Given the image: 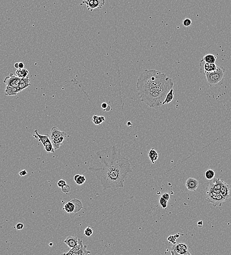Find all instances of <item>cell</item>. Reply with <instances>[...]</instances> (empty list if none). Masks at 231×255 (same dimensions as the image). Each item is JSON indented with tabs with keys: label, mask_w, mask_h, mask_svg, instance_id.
<instances>
[{
	"label": "cell",
	"mask_w": 231,
	"mask_h": 255,
	"mask_svg": "<svg viewBox=\"0 0 231 255\" xmlns=\"http://www.w3.org/2000/svg\"><path fill=\"white\" fill-rule=\"evenodd\" d=\"M89 170L99 180L104 190L123 187L126 176L132 172L131 164L116 146H111L94 155Z\"/></svg>",
	"instance_id": "1"
},
{
	"label": "cell",
	"mask_w": 231,
	"mask_h": 255,
	"mask_svg": "<svg viewBox=\"0 0 231 255\" xmlns=\"http://www.w3.org/2000/svg\"><path fill=\"white\" fill-rule=\"evenodd\" d=\"M174 84L169 77L155 88L139 94L142 102L150 108H158L163 105L166 95L173 88Z\"/></svg>",
	"instance_id": "2"
},
{
	"label": "cell",
	"mask_w": 231,
	"mask_h": 255,
	"mask_svg": "<svg viewBox=\"0 0 231 255\" xmlns=\"http://www.w3.org/2000/svg\"><path fill=\"white\" fill-rule=\"evenodd\" d=\"M162 72L156 70H145L139 76L136 83L138 95L155 88L167 79Z\"/></svg>",
	"instance_id": "3"
},
{
	"label": "cell",
	"mask_w": 231,
	"mask_h": 255,
	"mask_svg": "<svg viewBox=\"0 0 231 255\" xmlns=\"http://www.w3.org/2000/svg\"><path fill=\"white\" fill-rule=\"evenodd\" d=\"M225 70L223 67L219 66L214 71L207 73L205 74L207 82L210 86L219 84L223 80Z\"/></svg>",
	"instance_id": "4"
},
{
	"label": "cell",
	"mask_w": 231,
	"mask_h": 255,
	"mask_svg": "<svg viewBox=\"0 0 231 255\" xmlns=\"http://www.w3.org/2000/svg\"><path fill=\"white\" fill-rule=\"evenodd\" d=\"M206 200L208 202L213 204L214 206L221 207L223 203L227 200L221 194L206 192Z\"/></svg>",
	"instance_id": "5"
},
{
	"label": "cell",
	"mask_w": 231,
	"mask_h": 255,
	"mask_svg": "<svg viewBox=\"0 0 231 255\" xmlns=\"http://www.w3.org/2000/svg\"><path fill=\"white\" fill-rule=\"evenodd\" d=\"M91 253V252L87 250L86 245H83L82 240L79 239L78 243L76 246L71 248L69 251L63 254L71 255H88Z\"/></svg>",
	"instance_id": "6"
},
{
	"label": "cell",
	"mask_w": 231,
	"mask_h": 255,
	"mask_svg": "<svg viewBox=\"0 0 231 255\" xmlns=\"http://www.w3.org/2000/svg\"><path fill=\"white\" fill-rule=\"evenodd\" d=\"M105 3V0H86L83 1L80 4L81 6L86 4L88 10L93 12L96 8L100 9L103 7Z\"/></svg>",
	"instance_id": "7"
},
{
	"label": "cell",
	"mask_w": 231,
	"mask_h": 255,
	"mask_svg": "<svg viewBox=\"0 0 231 255\" xmlns=\"http://www.w3.org/2000/svg\"><path fill=\"white\" fill-rule=\"evenodd\" d=\"M171 252L173 255H190L188 251V246L183 243L175 244L172 247Z\"/></svg>",
	"instance_id": "8"
},
{
	"label": "cell",
	"mask_w": 231,
	"mask_h": 255,
	"mask_svg": "<svg viewBox=\"0 0 231 255\" xmlns=\"http://www.w3.org/2000/svg\"><path fill=\"white\" fill-rule=\"evenodd\" d=\"M221 180L220 179L213 178L209 182L206 187L207 192L221 194L220 187Z\"/></svg>",
	"instance_id": "9"
},
{
	"label": "cell",
	"mask_w": 231,
	"mask_h": 255,
	"mask_svg": "<svg viewBox=\"0 0 231 255\" xmlns=\"http://www.w3.org/2000/svg\"><path fill=\"white\" fill-rule=\"evenodd\" d=\"M218 67V66L215 63H207L203 60L200 61V71L201 73L203 75H205V74L207 73L214 71Z\"/></svg>",
	"instance_id": "10"
},
{
	"label": "cell",
	"mask_w": 231,
	"mask_h": 255,
	"mask_svg": "<svg viewBox=\"0 0 231 255\" xmlns=\"http://www.w3.org/2000/svg\"><path fill=\"white\" fill-rule=\"evenodd\" d=\"M20 79L21 78H20L19 77L13 75V73H11L9 74V76H7L5 78L3 82L8 86L18 88Z\"/></svg>",
	"instance_id": "11"
},
{
	"label": "cell",
	"mask_w": 231,
	"mask_h": 255,
	"mask_svg": "<svg viewBox=\"0 0 231 255\" xmlns=\"http://www.w3.org/2000/svg\"><path fill=\"white\" fill-rule=\"evenodd\" d=\"M231 187L223 180L221 182L220 193L227 200L230 198V192Z\"/></svg>",
	"instance_id": "12"
},
{
	"label": "cell",
	"mask_w": 231,
	"mask_h": 255,
	"mask_svg": "<svg viewBox=\"0 0 231 255\" xmlns=\"http://www.w3.org/2000/svg\"><path fill=\"white\" fill-rule=\"evenodd\" d=\"M186 187L190 191H195L198 189L199 182L197 180L193 178H189L186 182Z\"/></svg>",
	"instance_id": "13"
},
{
	"label": "cell",
	"mask_w": 231,
	"mask_h": 255,
	"mask_svg": "<svg viewBox=\"0 0 231 255\" xmlns=\"http://www.w3.org/2000/svg\"><path fill=\"white\" fill-rule=\"evenodd\" d=\"M67 137L68 136H61L58 137L57 138H52V137L50 138L55 150L59 149L60 146L62 145V144L64 142V139H66Z\"/></svg>",
	"instance_id": "14"
},
{
	"label": "cell",
	"mask_w": 231,
	"mask_h": 255,
	"mask_svg": "<svg viewBox=\"0 0 231 255\" xmlns=\"http://www.w3.org/2000/svg\"><path fill=\"white\" fill-rule=\"evenodd\" d=\"M78 238L74 236H69L66 238L64 243L70 248L76 246L78 243Z\"/></svg>",
	"instance_id": "15"
},
{
	"label": "cell",
	"mask_w": 231,
	"mask_h": 255,
	"mask_svg": "<svg viewBox=\"0 0 231 255\" xmlns=\"http://www.w3.org/2000/svg\"><path fill=\"white\" fill-rule=\"evenodd\" d=\"M31 84H30V79L28 77L21 78L19 84L18 89L20 91H22L23 90L31 86Z\"/></svg>",
	"instance_id": "16"
},
{
	"label": "cell",
	"mask_w": 231,
	"mask_h": 255,
	"mask_svg": "<svg viewBox=\"0 0 231 255\" xmlns=\"http://www.w3.org/2000/svg\"><path fill=\"white\" fill-rule=\"evenodd\" d=\"M20 92L21 91L18 88L7 85L5 89V94L6 96H15Z\"/></svg>",
	"instance_id": "17"
},
{
	"label": "cell",
	"mask_w": 231,
	"mask_h": 255,
	"mask_svg": "<svg viewBox=\"0 0 231 255\" xmlns=\"http://www.w3.org/2000/svg\"><path fill=\"white\" fill-rule=\"evenodd\" d=\"M51 137L52 138H57L61 136H67V133L61 131L57 127L54 126L51 130Z\"/></svg>",
	"instance_id": "18"
},
{
	"label": "cell",
	"mask_w": 231,
	"mask_h": 255,
	"mask_svg": "<svg viewBox=\"0 0 231 255\" xmlns=\"http://www.w3.org/2000/svg\"><path fill=\"white\" fill-rule=\"evenodd\" d=\"M35 133L36 135H33V137H35L36 138H38V141L41 142L43 145L46 142H48V141L50 140L49 137V136L48 135H39V133L38 132V131L36 130L35 131Z\"/></svg>",
	"instance_id": "19"
},
{
	"label": "cell",
	"mask_w": 231,
	"mask_h": 255,
	"mask_svg": "<svg viewBox=\"0 0 231 255\" xmlns=\"http://www.w3.org/2000/svg\"><path fill=\"white\" fill-rule=\"evenodd\" d=\"M149 160L153 164H154L155 161L158 159V154L154 148H152L148 152Z\"/></svg>",
	"instance_id": "20"
},
{
	"label": "cell",
	"mask_w": 231,
	"mask_h": 255,
	"mask_svg": "<svg viewBox=\"0 0 231 255\" xmlns=\"http://www.w3.org/2000/svg\"><path fill=\"white\" fill-rule=\"evenodd\" d=\"M75 209V207L74 204L71 201H69L67 203L64 205V208H63V209L66 210L67 213H69V214H70V213H74V212Z\"/></svg>",
	"instance_id": "21"
},
{
	"label": "cell",
	"mask_w": 231,
	"mask_h": 255,
	"mask_svg": "<svg viewBox=\"0 0 231 255\" xmlns=\"http://www.w3.org/2000/svg\"><path fill=\"white\" fill-rule=\"evenodd\" d=\"M202 60L207 63H215L216 60V56L213 54H207L203 56Z\"/></svg>",
	"instance_id": "22"
},
{
	"label": "cell",
	"mask_w": 231,
	"mask_h": 255,
	"mask_svg": "<svg viewBox=\"0 0 231 255\" xmlns=\"http://www.w3.org/2000/svg\"><path fill=\"white\" fill-rule=\"evenodd\" d=\"M173 99H174V89H172L170 90V91L166 95L165 99L163 103V105L166 104V103H170L172 101Z\"/></svg>",
	"instance_id": "23"
},
{
	"label": "cell",
	"mask_w": 231,
	"mask_h": 255,
	"mask_svg": "<svg viewBox=\"0 0 231 255\" xmlns=\"http://www.w3.org/2000/svg\"><path fill=\"white\" fill-rule=\"evenodd\" d=\"M74 180L78 185H82L85 183L86 179L85 177L83 175L77 174L74 177Z\"/></svg>",
	"instance_id": "24"
},
{
	"label": "cell",
	"mask_w": 231,
	"mask_h": 255,
	"mask_svg": "<svg viewBox=\"0 0 231 255\" xmlns=\"http://www.w3.org/2000/svg\"><path fill=\"white\" fill-rule=\"evenodd\" d=\"M29 71L25 68L18 69L16 70V74L20 78H24L27 77L29 74Z\"/></svg>",
	"instance_id": "25"
},
{
	"label": "cell",
	"mask_w": 231,
	"mask_h": 255,
	"mask_svg": "<svg viewBox=\"0 0 231 255\" xmlns=\"http://www.w3.org/2000/svg\"><path fill=\"white\" fill-rule=\"evenodd\" d=\"M71 201L74 204L75 207L74 213H77V212H78V211L82 209L83 204H82V202L80 200H78V199H74L71 200Z\"/></svg>",
	"instance_id": "26"
},
{
	"label": "cell",
	"mask_w": 231,
	"mask_h": 255,
	"mask_svg": "<svg viewBox=\"0 0 231 255\" xmlns=\"http://www.w3.org/2000/svg\"><path fill=\"white\" fill-rule=\"evenodd\" d=\"M44 147L45 148V151L48 153H55V149H54V147H53V145H52V143L51 142V140H49L48 142H46L44 144Z\"/></svg>",
	"instance_id": "27"
},
{
	"label": "cell",
	"mask_w": 231,
	"mask_h": 255,
	"mask_svg": "<svg viewBox=\"0 0 231 255\" xmlns=\"http://www.w3.org/2000/svg\"><path fill=\"white\" fill-rule=\"evenodd\" d=\"M105 121V118L103 116H98L94 115L93 117V121L96 125H100L103 122H104Z\"/></svg>",
	"instance_id": "28"
},
{
	"label": "cell",
	"mask_w": 231,
	"mask_h": 255,
	"mask_svg": "<svg viewBox=\"0 0 231 255\" xmlns=\"http://www.w3.org/2000/svg\"><path fill=\"white\" fill-rule=\"evenodd\" d=\"M205 175L207 179L211 180L215 177V172L212 169H208L206 170Z\"/></svg>",
	"instance_id": "29"
},
{
	"label": "cell",
	"mask_w": 231,
	"mask_h": 255,
	"mask_svg": "<svg viewBox=\"0 0 231 255\" xmlns=\"http://www.w3.org/2000/svg\"><path fill=\"white\" fill-rule=\"evenodd\" d=\"M159 202L160 206L163 209H166V208H167L168 201L166 200V199H164L162 197L160 198V199L159 200Z\"/></svg>",
	"instance_id": "30"
},
{
	"label": "cell",
	"mask_w": 231,
	"mask_h": 255,
	"mask_svg": "<svg viewBox=\"0 0 231 255\" xmlns=\"http://www.w3.org/2000/svg\"><path fill=\"white\" fill-rule=\"evenodd\" d=\"M84 234L87 237H91L93 233V231L91 226H88L84 231Z\"/></svg>",
	"instance_id": "31"
},
{
	"label": "cell",
	"mask_w": 231,
	"mask_h": 255,
	"mask_svg": "<svg viewBox=\"0 0 231 255\" xmlns=\"http://www.w3.org/2000/svg\"><path fill=\"white\" fill-rule=\"evenodd\" d=\"M61 189H62V191L63 192V193H66V194L69 193L70 192V190H71L70 185L67 184L61 187Z\"/></svg>",
	"instance_id": "32"
},
{
	"label": "cell",
	"mask_w": 231,
	"mask_h": 255,
	"mask_svg": "<svg viewBox=\"0 0 231 255\" xmlns=\"http://www.w3.org/2000/svg\"><path fill=\"white\" fill-rule=\"evenodd\" d=\"M192 21L190 19L186 18L183 20V24L184 26H188L192 24Z\"/></svg>",
	"instance_id": "33"
},
{
	"label": "cell",
	"mask_w": 231,
	"mask_h": 255,
	"mask_svg": "<svg viewBox=\"0 0 231 255\" xmlns=\"http://www.w3.org/2000/svg\"><path fill=\"white\" fill-rule=\"evenodd\" d=\"M176 237L175 236H170L168 238H167V240L169 241V243H174L175 244L176 243Z\"/></svg>",
	"instance_id": "34"
},
{
	"label": "cell",
	"mask_w": 231,
	"mask_h": 255,
	"mask_svg": "<svg viewBox=\"0 0 231 255\" xmlns=\"http://www.w3.org/2000/svg\"><path fill=\"white\" fill-rule=\"evenodd\" d=\"M66 184H67V183H66V180H59L58 182L57 185L58 186L61 188V187L63 186V185H65Z\"/></svg>",
	"instance_id": "35"
},
{
	"label": "cell",
	"mask_w": 231,
	"mask_h": 255,
	"mask_svg": "<svg viewBox=\"0 0 231 255\" xmlns=\"http://www.w3.org/2000/svg\"><path fill=\"white\" fill-rule=\"evenodd\" d=\"M24 228V224L22 223H18L16 224V229L18 230H21Z\"/></svg>",
	"instance_id": "36"
},
{
	"label": "cell",
	"mask_w": 231,
	"mask_h": 255,
	"mask_svg": "<svg viewBox=\"0 0 231 255\" xmlns=\"http://www.w3.org/2000/svg\"><path fill=\"white\" fill-rule=\"evenodd\" d=\"M27 174H28V172L26 170H23L21 171H20L19 173V175L20 176H21V177H23V176H26V175H27Z\"/></svg>",
	"instance_id": "37"
},
{
	"label": "cell",
	"mask_w": 231,
	"mask_h": 255,
	"mask_svg": "<svg viewBox=\"0 0 231 255\" xmlns=\"http://www.w3.org/2000/svg\"><path fill=\"white\" fill-rule=\"evenodd\" d=\"M161 197H162L164 199H166V200H167L168 201V200H169V199H170V195H169V193H164Z\"/></svg>",
	"instance_id": "38"
},
{
	"label": "cell",
	"mask_w": 231,
	"mask_h": 255,
	"mask_svg": "<svg viewBox=\"0 0 231 255\" xmlns=\"http://www.w3.org/2000/svg\"><path fill=\"white\" fill-rule=\"evenodd\" d=\"M108 105H107L106 103H103L101 104V107H102V108L103 109V110H105V109H106V108L108 107Z\"/></svg>",
	"instance_id": "39"
},
{
	"label": "cell",
	"mask_w": 231,
	"mask_h": 255,
	"mask_svg": "<svg viewBox=\"0 0 231 255\" xmlns=\"http://www.w3.org/2000/svg\"><path fill=\"white\" fill-rule=\"evenodd\" d=\"M197 225H198V227L199 228L202 227L203 225V221L201 220L198 221V222H197Z\"/></svg>",
	"instance_id": "40"
},
{
	"label": "cell",
	"mask_w": 231,
	"mask_h": 255,
	"mask_svg": "<svg viewBox=\"0 0 231 255\" xmlns=\"http://www.w3.org/2000/svg\"><path fill=\"white\" fill-rule=\"evenodd\" d=\"M19 69H23L24 67V65L22 62H18Z\"/></svg>",
	"instance_id": "41"
},
{
	"label": "cell",
	"mask_w": 231,
	"mask_h": 255,
	"mask_svg": "<svg viewBox=\"0 0 231 255\" xmlns=\"http://www.w3.org/2000/svg\"><path fill=\"white\" fill-rule=\"evenodd\" d=\"M14 67H15V68H18V69H19L18 63H15V65H14Z\"/></svg>",
	"instance_id": "42"
},
{
	"label": "cell",
	"mask_w": 231,
	"mask_h": 255,
	"mask_svg": "<svg viewBox=\"0 0 231 255\" xmlns=\"http://www.w3.org/2000/svg\"><path fill=\"white\" fill-rule=\"evenodd\" d=\"M174 236L176 237V238H178V237H179V235L178 234H175Z\"/></svg>",
	"instance_id": "43"
},
{
	"label": "cell",
	"mask_w": 231,
	"mask_h": 255,
	"mask_svg": "<svg viewBox=\"0 0 231 255\" xmlns=\"http://www.w3.org/2000/svg\"><path fill=\"white\" fill-rule=\"evenodd\" d=\"M129 125H132V124H131V123H130V121H129V122H128V123H127V125H128V126H129Z\"/></svg>",
	"instance_id": "44"
},
{
	"label": "cell",
	"mask_w": 231,
	"mask_h": 255,
	"mask_svg": "<svg viewBox=\"0 0 231 255\" xmlns=\"http://www.w3.org/2000/svg\"><path fill=\"white\" fill-rule=\"evenodd\" d=\"M53 245V244H50V245Z\"/></svg>",
	"instance_id": "45"
}]
</instances>
